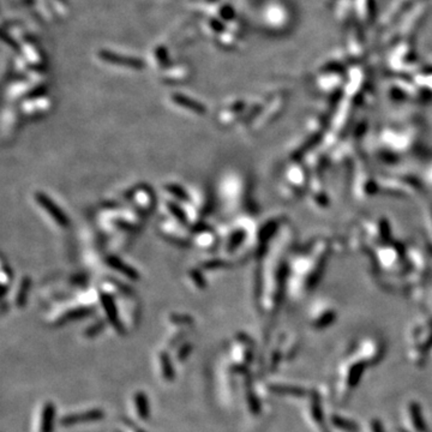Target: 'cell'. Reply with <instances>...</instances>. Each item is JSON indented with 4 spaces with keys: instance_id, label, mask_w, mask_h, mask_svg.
Wrapping results in <instances>:
<instances>
[{
    "instance_id": "obj_1",
    "label": "cell",
    "mask_w": 432,
    "mask_h": 432,
    "mask_svg": "<svg viewBox=\"0 0 432 432\" xmlns=\"http://www.w3.org/2000/svg\"><path fill=\"white\" fill-rule=\"evenodd\" d=\"M100 303H101V306L105 310V313H106L107 316V321L110 322V324L112 326H113L114 330L121 336L126 334V329H125L124 323L121 322V319L119 317V312H118L117 305H115L114 299L112 298L110 293L101 292Z\"/></svg>"
},
{
    "instance_id": "obj_2",
    "label": "cell",
    "mask_w": 432,
    "mask_h": 432,
    "mask_svg": "<svg viewBox=\"0 0 432 432\" xmlns=\"http://www.w3.org/2000/svg\"><path fill=\"white\" fill-rule=\"evenodd\" d=\"M104 418H105L104 410H101V408H93V410L82 412V413L64 415V417L59 420V423H60L61 426L64 427H71V426H75V425L93 423V421L102 420Z\"/></svg>"
},
{
    "instance_id": "obj_3",
    "label": "cell",
    "mask_w": 432,
    "mask_h": 432,
    "mask_svg": "<svg viewBox=\"0 0 432 432\" xmlns=\"http://www.w3.org/2000/svg\"><path fill=\"white\" fill-rule=\"evenodd\" d=\"M128 200L134 203L135 209L138 213L148 214L153 209L155 203V197L149 187L140 186L134 189L132 192L128 194Z\"/></svg>"
},
{
    "instance_id": "obj_4",
    "label": "cell",
    "mask_w": 432,
    "mask_h": 432,
    "mask_svg": "<svg viewBox=\"0 0 432 432\" xmlns=\"http://www.w3.org/2000/svg\"><path fill=\"white\" fill-rule=\"evenodd\" d=\"M35 201H36V203L40 204V206L44 208V209L46 210V213H48L49 215H51L52 219H53L59 226H61V227H68L69 226V223H70V221H69V217L65 215L64 213H62V210L60 209V208H59L57 204L53 202V201L49 198L48 196H46V194L42 193V192H36L35 193Z\"/></svg>"
},
{
    "instance_id": "obj_5",
    "label": "cell",
    "mask_w": 432,
    "mask_h": 432,
    "mask_svg": "<svg viewBox=\"0 0 432 432\" xmlns=\"http://www.w3.org/2000/svg\"><path fill=\"white\" fill-rule=\"evenodd\" d=\"M93 313H94V309L90 308V306H81V308L71 309L69 310L68 312H65L64 315L60 316V317L55 321L54 325L61 326L67 324V323L78 321V319H83L85 317H88V316L93 315Z\"/></svg>"
},
{
    "instance_id": "obj_6",
    "label": "cell",
    "mask_w": 432,
    "mask_h": 432,
    "mask_svg": "<svg viewBox=\"0 0 432 432\" xmlns=\"http://www.w3.org/2000/svg\"><path fill=\"white\" fill-rule=\"evenodd\" d=\"M55 406L52 401L45 402L41 413L40 432H53L55 420Z\"/></svg>"
},
{
    "instance_id": "obj_7",
    "label": "cell",
    "mask_w": 432,
    "mask_h": 432,
    "mask_svg": "<svg viewBox=\"0 0 432 432\" xmlns=\"http://www.w3.org/2000/svg\"><path fill=\"white\" fill-rule=\"evenodd\" d=\"M134 402L136 406V411L138 417L142 420H148L150 418V405H149V398H148L147 392L144 391H137L134 395Z\"/></svg>"
},
{
    "instance_id": "obj_8",
    "label": "cell",
    "mask_w": 432,
    "mask_h": 432,
    "mask_svg": "<svg viewBox=\"0 0 432 432\" xmlns=\"http://www.w3.org/2000/svg\"><path fill=\"white\" fill-rule=\"evenodd\" d=\"M244 376H245V381L244 382H245V396H246L247 405H249V408L250 411L252 412V414L258 415L260 413V402L258 400V397L256 396L255 391H253L251 377H250L249 374Z\"/></svg>"
},
{
    "instance_id": "obj_9",
    "label": "cell",
    "mask_w": 432,
    "mask_h": 432,
    "mask_svg": "<svg viewBox=\"0 0 432 432\" xmlns=\"http://www.w3.org/2000/svg\"><path fill=\"white\" fill-rule=\"evenodd\" d=\"M160 360V368H161V374L164 381L167 382H173L176 379V369H174L173 361L171 359V355L168 354V352L163 351L160 352L159 355Z\"/></svg>"
},
{
    "instance_id": "obj_10",
    "label": "cell",
    "mask_w": 432,
    "mask_h": 432,
    "mask_svg": "<svg viewBox=\"0 0 432 432\" xmlns=\"http://www.w3.org/2000/svg\"><path fill=\"white\" fill-rule=\"evenodd\" d=\"M107 263L111 268H113L114 270H117V272L121 273L128 279L135 280V281H137V280L140 279V275H138L136 270L125 264V263L121 262L119 258H117V257H110V258L107 259Z\"/></svg>"
},
{
    "instance_id": "obj_11",
    "label": "cell",
    "mask_w": 432,
    "mask_h": 432,
    "mask_svg": "<svg viewBox=\"0 0 432 432\" xmlns=\"http://www.w3.org/2000/svg\"><path fill=\"white\" fill-rule=\"evenodd\" d=\"M172 100L176 102L177 105H179L180 107L186 108V110L192 111L197 114H204L206 113V108L203 105H201L200 102L192 100V98L186 97L185 95H172Z\"/></svg>"
},
{
    "instance_id": "obj_12",
    "label": "cell",
    "mask_w": 432,
    "mask_h": 432,
    "mask_svg": "<svg viewBox=\"0 0 432 432\" xmlns=\"http://www.w3.org/2000/svg\"><path fill=\"white\" fill-rule=\"evenodd\" d=\"M105 328H106V322H105L104 319H97V321H95L93 324L89 325L88 328L83 331L84 338L87 339L96 338L98 334H101V333L105 330Z\"/></svg>"
},
{
    "instance_id": "obj_13",
    "label": "cell",
    "mask_w": 432,
    "mask_h": 432,
    "mask_svg": "<svg viewBox=\"0 0 432 432\" xmlns=\"http://www.w3.org/2000/svg\"><path fill=\"white\" fill-rule=\"evenodd\" d=\"M164 187H166L167 192L172 194L176 200L181 201V202H189L190 201V196L187 194V191L184 190L178 184H170V185H166Z\"/></svg>"
},
{
    "instance_id": "obj_14",
    "label": "cell",
    "mask_w": 432,
    "mask_h": 432,
    "mask_svg": "<svg viewBox=\"0 0 432 432\" xmlns=\"http://www.w3.org/2000/svg\"><path fill=\"white\" fill-rule=\"evenodd\" d=\"M29 288H30V280L24 279L21 283V287H19L17 295H16V305H17L18 308H23V306L25 305V303H27Z\"/></svg>"
},
{
    "instance_id": "obj_15",
    "label": "cell",
    "mask_w": 432,
    "mask_h": 432,
    "mask_svg": "<svg viewBox=\"0 0 432 432\" xmlns=\"http://www.w3.org/2000/svg\"><path fill=\"white\" fill-rule=\"evenodd\" d=\"M197 245L200 247H210V245H214L215 243V236L210 230H206V232H200L197 234L196 239H194Z\"/></svg>"
},
{
    "instance_id": "obj_16",
    "label": "cell",
    "mask_w": 432,
    "mask_h": 432,
    "mask_svg": "<svg viewBox=\"0 0 432 432\" xmlns=\"http://www.w3.org/2000/svg\"><path fill=\"white\" fill-rule=\"evenodd\" d=\"M170 321L177 325H191L193 324V318L189 315H181V313H173L171 315Z\"/></svg>"
},
{
    "instance_id": "obj_17",
    "label": "cell",
    "mask_w": 432,
    "mask_h": 432,
    "mask_svg": "<svg viewBox=\"0 0 432 432\" xmlns=\"http://www.w3.org/2000/svg\"><path fill=\"white\" fill-rule=\"evenodd\" d=\"M192 349H193V346L190 344V342H185V344H183L179 347V349H178V353H177V359L179 361H185L187 358L190 357V354H191V352H192Z\"/></svg>"
},
{
    "instance_id": "obj_18",
    "label": "cell",
    "mask_w": 432,
    "mask_h": 432,
    "mask_svg": "<svg viewBox=\"0 0 432 432\" xmlns=\"http://www.w3.org/2000/svg\"><path fill=\"white\" fill-rule=\"evenodd\" d=\"M410 415H411V420L413 421V423H412V424L414 425L415 430L420 431L421 427H423V423H421V420H420V413H419L418 407L415 405H412L411 406Z\"/></svg>"
},
{
    "instance_id": "obj_19",
    "label": "cell",
    "mask_w": 432,
    "mask_h": 432,
    "mask_svg": "<svg viewBox=\"0 0 432 432\" xmlns=\"http://www.w3.org/2000/svg\"><path fill=\"white\" fill-rule=\"evenodd\" d=\"M121 421H123V423L125 425H126V426L128 428H130V430L132 431V432H147L146 430H144V428H142L141 426H138V425L136 423H134V421L131 420V419H128L126 417L121 418Z\"/></svg>"
},
{
    "instance_id": "obj_20",
    "label": "cell",
    "mask_w": 432,
    "mask_h": 432,
    "mask_svg": "<svg viewBox=\"0 0 432 432\" xmlns=\"http://www.w3.org/2000/svg\"><path fill=\"white\" fill-rule=\"evenodd\" d=\"M185 334H186L185 331H181V333H179V334H177V335H176V338H173V339L171 340V341H170V348L176 347V346H177L178 344H179V342L181 341V340L184 339V336H185Z\"/></svg>"
},
{
    "instance_id": "obj_21",
    "label": "cell",
    "mask_w": 432,
    "mask_h": 432,
    "mask_svg": "<svg viewBox=\"0 0 432 432\" xmlns=\"http://www.w3.org/2000/svg\"><path fill=\"white\" fill-rule=\"evenodd\" d=\"M371 432H382L381 431V427H379V425L377 423H376V421H374V423H372Z\"/></svg>"
},
{
    "instance_id": "obj_22",
    "label": "cell",
    "mask_w": 432,
    "mask_h": 432,
    "mask_svg": "<svg viewBox=\"0 0 432 432\" xmlns=\"http://www.w3.org/2000/svg\"><path fill=\"white\" fill-rule=\"evenodd\" d=\"M114 432H121V431H119V430H117V431H114Z\"/></svg>"
}]
</instances>
